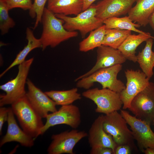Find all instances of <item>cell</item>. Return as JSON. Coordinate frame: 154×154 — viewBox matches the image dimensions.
Instances as JSON below:
<instances>
[{"label": "cell", "instance_id": "1", "mask_svg": "<svg viewBox=\"0 0 154 154\" xmlns=\"http://www.w3.org/2000/svg\"><path fill=\"white\" fill-rule=\"evenodd\" d=\"M42 30L40 38L42 50L47 47L54 48L61 42L77 37L76 31H69L64 27V21L45 7L42 17Z\"/></svg>", "mask_w": 154, "mask_h": 154}, {"label": "cell", "instance_id": "2", "mask_svg": "<svg viewBox=\"0 0 154 154\" xmlns=\"http://www.w3.org/2000/svg\"><path fill=\"white\" fill-rule=\"evenodd\" d=\"M22 129L35 140L44 125L42 117L31 105L26 95L11 105Z\"/></svg>", "mask_w": 154, "mask_h": 154}, {"label": "cell", "instance_id": "3", "mask_svg": "<svg viewBox=\"0 0 154 154\" xmlns=\"http://www.w3.org/2000/svg\"><path fill=\"white\" fill-rule=\"evenodd\" d=\"M122 68V64H117L101 69L77 81L76 86L87 90L94 83L98 82L102 88H108L120 93L125 88L124 83L117 77Z\"/></svg>", "mask_w": 154, "mask_h": 154}, {"label": "cell", "instance_id": "4", "mask_svg": "<svg viewBox=\"0 0 154 154\" xmlns=\"http://www.w3.org/2000/svg\"><path fill=\"white\" fill-rule=\"evenodd\" d=\"M33 60V58H32L19 65L16 77L0 86V89L5 92V94L0 95V107L11 105L26 95L25 84Z\"/></svg>", "mask_w": 154, "mask_h": 154}, {"label": "cell", "instance_id": "5", "mask_svg": "<svg viewBox=\"0 0 154 154\" xmlns=\"http://www.w3.org/2000/svg\"><path fill=\"white\" fill-rule=\"evenodd\" d=\"M96 5L92 4L89 8L76 17H72L62 14H55L64 21V28L69 31H78L82 38L88 33L103 25V21L96 16Z\"/></svg>", "mask_w": 154, "mask_h": 154}, {"label": "cell", "instance_id": "6", "mask_svg": "<svg viewBox=\"0 0 154 154\" xmlns=\"http://www.w3.org/2000/svg\"><path fill=\"white\" fill-rule=\"evenodd\" d=\"M127 124L126 120L117 111L104 115V131L112 136L117 145H127L132 149L135 147L134 139Z\"/></svg>", "mask_w": 154, "mask_h": 154}, {"label": "cell", "instance_id": "7", "mask_svg": "<svg viewBox=\"0 0 154 154\" xmlns=\"http://www.w3.org/2000/svg\"><path fill=\"white\" fill-rule=\"evenodd\" d=\"M82 96L96 105L95 112L107 114L120 110L123 105L120 93L109 89L96 88L83 92Z\"/></svg>", "mask_w": 154, "mask_h": 154}, {"label": "cell", "instance_id": "8", "mask_svg": "<svg viewBox=\"0 0 154 154\" xmlns=\"http://www.w3.org/2000/svg\"><path fill=\"white\" fill-rule=\"evenodd\" d=\"M137 118L150 125L154 119V83L149 84L133 99L128 109Z\"/></svg>", "mask_w": 154, "mask_h": 154}, {"label": "cell", "instance_id": "9", "mask_svg": "<svg viewBox=\"0 0 154 154\" xmlns=\"http://www.w3.org/2000/svg\"><path fill=\"white\" fill-rule=\"evenodd\" d=\"M46 121L41 129L39 135H42L50 127L60 124L68 125L76 129L81 123V116L79 108L72 104L61 106L56 111L48 114Z\"/></svg>", "mask_w": 154, "mask_h": 154}, {"label": "cell", "instance_id": "10", "mask_svg": "<svg viewBox=\"0 0 154 154\" xmlns=\"http://www.w3.org/2000/svg\"><path fill=\"white\" fill-rule=\"evenodd\" d=\"M84 131L73 129L59 133L53 134L52 141L47 151L49 154H74L73 149L77 143L83 138L88 136Z\"/></svg>", "mask_w": 154, "mask_h": 154}, {"label": "cell", "instance_id": "11", "mask_svg": "<svg viewBox=\"0 0 154 154\" xmlns=\"http://www.w3.org/2000/svg\"><path fill=\"white\" fill-rule=\"evenodd\" d=\"M120 114L130 126L133 138L141 151L143 152L148 147L154 148V133L151 125L124 110H121Z\"/></svg>", "mask_w": 154, "mask_h": 154}, {"label": "cell", "instance_id": "12", "mask_svg": "<svg viewBox=\"0 0 154 154\" xmlns=\"http://www.w3.org/2000/svg\"><path fill=\"white\" fill-rule=\"evenodd\" d=\"M127 82L125 88L120 93L123 109H128L133 98L149 84V79L140 70L127 69L125 72Z\"/></svg>", "mask_w": 154, "mask_h": 154}, {"label": "cell", "instance_id": "13", "mask_svg": "<svg viewBox=\"0 0 154 154\" xmlns=\"http://www.w3.org/2000/svg\"><path fill=\"white\" fill-rule=\"evenodd\" d=\"M96 61L95 65L88 71L80 76L75 81L86 77L102 68L111 67L125 62L126 58L118 49L102 45L97 48Z\"/></svg>", "mask_w": 154, "mask_h": 154}, {"label": "cell", "instance_id": "14", "mask_svg": "<svg viewBox=\"0 0 154 154\" xmlns=\"http://www.w3.org/2000/svg\"><path fill=\"white\" fill-rule=\"evenodd\" d=\"M26 84L28 91L26 96L30 103L42 118H46L50 112L57 110L55 102L45 93L36 86L29 79Z\"/></svg>", "mask_w": 154, "mask_h": 154}, {"label": "cell", "instance_id": "15", "mask_svg": "<svg viewBox=\"0 0 154 154\" xmlns=\"http://www.w3.org/2000/svg\"><path fill=\"white\" fill-rule=\"evenodd\" d=\"M137 0H102L96 5V16L103 21L125 15Z\"/></svg>", "mask_w": 154, "mask_h": 154}, {"label": "cell", "instance_id": "16", "mask_svg": "<svg viewBox=\"0 0 154 154\" xmlns=\"http://www.w3.org/2000/svg\"><path fill=\"white\" fill-rule=\"evenodd\" d=\"M7 121V130L0 141L1 147L6 143L12 141L17 142L26 147H30L34 145L35 139L19 127L11 107L9 108Z\"/></svg>", "mask_w": 154, "mask_h": 154}, {"label": "cell", "instance_id": "17", "mask_svg": "<svg viewBox=\"0 0 154 154\" xmlns=\"http://www.w3.org/2000/svg\"><path fill=\"white\" fill-rule=\"evenodd\" d=\"M104 115L96 118L92 123L88 134V142L91 148L106 147L112 149L114 154L117 145L112 136L107 133L103 127Z\"/></svg>", "mask_w": 154, "mask_h": 154}, {"label": "cell", "instance_id": "18", "mask_svg": "<svg viewBox=\"0 0 154 154\" xmlns=\"http://www.w3.org/2000/svg\"><path fill=\"white\" fill-rule=\"evenodd\" d=\"M128 12V16L134 23L145 27L154 10V0H137Z\"/></svg>", "mask_w": 154, "mask_h": 154}, {"label": "cell", "instance_id": "19", "mask_svg": "<svg viewBox=\"0 0 154 154\" xmlns=\"http://www.w3.org/2000/svg\"><path fill=\"white\" fill-rule=\"evenodd\" d=\"M83 0H48L47 8L55 14L76 16L82 11Z\"/></svg>", "mask_w": 154, "mask_h": 154}, {"label": "cell", "instance_id": "20", "mask_svg": "<svg viewBox=\"0 0 154 154\" xmlns=\"http://www.w3.org/2000/svg\"><path fill=\"white\" fill-rule=\"evenodd\" d=\"M150 38L154 39L151 34L139 33L138 35L131 34L128 36L118 49L126 58L134 62H137L136 50L143 42Z\"/></svg>", "mask_w": 154, "mask_h": 154}, {"label": "cell", "instance_id": "21", "mask_svg": "<svg viewBox=\"0 0 154 154\" xmlns=\"http://www.w3.org/2000/svg\"><path fill=\"white\" fill-rule=\"evenodd\" d=\"M26 34V38L28 41L27 44L18 53L11 64L0 74V77L12 68L24 62L26 56L32 50L37 48H41L42 44L40 38L35 37L33 31L29 28H27Z\"/></svg>", "mask_w": 154, "mask_h": 154}, {"label": "cell", "instance_id": "22", "mask_svg": "<svg viewBox=\"0 0 154 154\" xmlns=\"http://www.w3.org/2000/svg\"><path fill=\"white\" fill-rule=\"evenodd\" d=\"M153 39L150 38L147 40L145 47L137 56V62L142 71L149 79L154 74V62L152 56Z\"/></svg>", "mask_w": 154, "mask_h": 154}, {"label": "cell", "instance_id": "23", "mask_svg": "<svg viewBox=\"0 0 154 154\" xmlns=\"http://www.w3.org/2000/svg\"><path fill=\"white\" fill-rule=\"evenodd\" d=\"M45 93L55 103L56 105L62 106L72 104L81 98L77 88L66 90H52Z\"/></svg>", "mask_w": 154, "mask_h": 154}, {"label": "cell", "instance_id": "24", "mask_svg": "<svg viewBox=\"0 0 154 154\" xmlns=\"http://www.w3.org/2000/svg\"><path fill=\"white\" fill-rule=\"evenodd\" d=\"M106 30L104 24L91 31L87 37L79 43V50L86 52L102 45Z\"/></svg>", "mask_w": 154, "mask_h": 154}, {"label": "cell", "instance_id": "25", "mask_svg": "<svg viewBox=\"0 0 154 154\" xmlns=\"http://www.w3.org/2000/svg\"><path fill=\"white\" fill-rule=\"evenodd\" d=\"M103 23L106 29L127 30L144 34L147 33L137 29L141 26L133 22L128 16L121 18L116 17L109 18L104 20Z\"/></svg>", "mask_w": 154, "mask_h": 154}, {"label": "cell", "instance_id": "26", "mask_svg": "<svg viewBox=\"0 0 154 154\" xmlns=\"http://www.w3.org/2000/svg\"><path fill=\"white\" fill-rule=\"evenodd\" d=\"M131 31L117 29H106L102 45L118 49Z\"/></svg>", "mask_w": 154, "mask_h": 154}, {"label": "cell", "instance_id": "27", "mask_svg": "<svg viewBox=\"0 0 154 154\" xmlns=\"http://www.w3.org/2000/svg\"><path fill=\"white\" fill-rule=\"evenodd\" d=\"M9 10L5 0H0V29L2 35L8 33L9 29L15 25L9 15Z\"/></svg>", "mask_w": 154, "mask_h": 154}, {"label": "cell", "instance_id": "28", "mask_svg": "<svg viewBox=\"0 0 154 154\" xmlns=\"http://www.w3.org/2000/svg\"><path fill=\"white\" fill-rule=\"evenodd\" d=\"M48 0H35L31 8L29 10V14L31 17L33 18L36 17L34 29L38 27L40 22H41L44 6Z\"/></svg>", "mask_w": 154, "mask_h": 154}, {"label": "cell", "instance_id": "29", "mask_svg": "<svg viewBox=\"0 0 154 154\" xmlns=\"http://www.w3.org/2000/svg\"><path fill=\"white\" fill-rule=\"evenodd\" d=\"M9 10L19 8L24 10H29L33 4L31 0H5Z\"/></svg>", "mask_w": 154, "mask_h": 154}, {"label": "cell", "instance_id": "30", "mask_svg": "<svg viewBox=\"0 0 154 154\" xmlns=\"http://www.w3.org/2000/svg\"><path fill=\"white\" fill-rule=\"evenodd\" d=\"M9 108H7L3 106L0 108V134L2 133V129L3 125L6 121H7Z\"/></svg>", "mask_w": 154, "mask_h": 154}, {"label": "cell", "instance_id": "31", "mask_svg": "<svg viewBox=\"0 0 154 154\" xmlns=\"http://www.w3.org/2000/svg\"><path fill=\"white\" fill-rule=\"evenodd\" d=\"M90 153V154H114V152L110 148L102 147L91 148Z\"/></svg>", "mask_w": 154, "mask_h": 154}, {"label": "cell", "instance_id": "32", "mask_svg": "<svg viewBox=\"0 0 154 154\" xmlns=\"http://www.w3.org/2000/svg\"><path fill=\"white\" fill-rule=\"evenodd\" d=\"M131 149L127 145H117L114 152V154H130Z\"/></svg>", "mask_w": 154, "mask_h": 154}, {"label": "cell", "instance_id": "33", "mask_svg": "<svg viewBox=\"0 0 154 154\" xmlns=\"http://www.w3.org/2000/svg\"><path fill=\"white\" fill-rule=\"evenodd\" d=\"M96 0H83L82 11L87 9Z\"/></svg>", "mask_w": 154, "mask_h": 154}, {"label": "cell", "instance_id": "34", "mask_svg": "<svg viewBox=\"0 0 154 154\" xmlns=\"http://www.w3.org/2000/svg\"><path fill=\"white\" fill-rule=\"evenodd\" d=\"M149 24L154 30V10L149 18Z\"/></svg>", "mask_w": 154, "mask_h": 154}, {"label": "cell", "instance_id": "35", "mask_svg": "<svg viewBox=\"0 0 154 154\" xmlns=\"http://www.w3.org/2000/svg\"><path fill=\"white\" fill-rule=\"evenodd\" d=\"M145 154H154V148L148 147L143 152Z\"/></svg>", "mask_w": 154, "mask_h": 154}, {"label": "cell", "instance_id": "36", "mask_svg": "<svg viewBox=\"0 0 154 154\" xmlns=\"http://www.w3.org/2000/svg\"><path fill=\"white\" fill-rule=\"evenodd\" d=\"M152 56L153 59V60L154 65V52H153V51H152Z\"/></svg>", "mask_w": 154, "mask_h": 154}, {"label": "cell", "instance_id": "37", "mask_svg": "<svg viewBox=\"0 0 154 154\" xmlns=\"http://www.w3.org/2000/svg\"><path fill=\"white\" fill-rule=\"evenodd\" d=\"M153 124H154V119L153 121Z\"/></svg>", "mask_w": 154, "mask_h": 154}]
</instances>
